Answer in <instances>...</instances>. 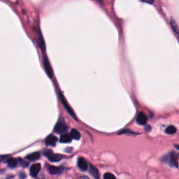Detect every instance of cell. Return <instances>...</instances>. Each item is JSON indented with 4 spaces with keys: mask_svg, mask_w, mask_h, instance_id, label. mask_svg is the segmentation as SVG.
I'll return each mask as SVG.
<instances>
[{
    "mask_svg": "<svg viewBox=\"0 0 179 179\" xmlns=\"http://www.w3.org/2000/svg\"><path fill=\"white\" fill-rule=\"evenodd\" d=\"M170 24H171V28H172V30H173V32H174L176 34V35H178V25H177L176 22L175 21V20H173V18H171V21H170Z\"/></svg>",
    "mask_w": 179,
    "mask_h": 179,
    "instance_id": "15",
    "label": "cell"
},
{
    "mask_svg": "<svg viewBox=\"0 0 179 179\" xmlns=\"http://www.w3.org/2000/svg\"><path fill=\"white\" fill-rule=\"evenodd\" d=\"M48 170L51 174H59V173H62L63 170H64V168L57 167H50Z\"/></svg>",
    "mask_w": 179,
    "mask_h": 179,
    "instance_id": "11",
    "label": "cell"
},
{
    "mask_svg": "<svg viewBox=\"0 0 179 179\" xmlns=\"http://www.w3.org/2000/svg\"><path fill=\"white\" fill-rule=\"evenodd\" d=\"M90 173L95 179H100V173L97 169L93 166L92 164H90Z\"/></svg>",
    "mask_w": 179,
    "mask_h": 179,
    "instance_id": "10",
    "label": "cell"
},
{
    "mask_svg": "<svg viewBox=\"0 0 179 179\" xmlns=\"http://www.w3.org/2000/svg\"><path fill=\"white\" fill-rule=\"evenodd\" d=\"M44 69H45L46 72L48 74V76H49L50 78L53 77V70L51 69V66L49 61L46 56H44Z\"/></svg>",
    "mask_w": 179,
    "mask_h": 179,
    "instance_id": "5",
    "label": "cell"
},
{
    "mask_svg": "<svg viewBox=\"0 0 179 179\" xmlns=\"http://www.w3.org/2000/svg\"><path fill=\"white\" fill-rule=\"evenodd\" d=\"M7 162L8 164V166L10 167L11 168H14L16 167L17 164H18V161L14 158H10L7 161Z\"/></svg>",
    "mask_w": 179,
    "mask_h": 179,
    "instance_id": "16",
    "label": "cell"
},
{
    "mask_svg": "<svg viewBox=\"0 0 179 179\" xmlns=\"http://www.w3.org/2000/svg\"><path fill=\"white\" fill-rule=\"evenodd\" d=\"M20 178L24 179V178H25V177H26V175H25V173H23V172H21V173H20Z\"/></svg>",
    "mask_w": 179,
    "mask_h": 179,
    "instance_id": "21",
    "label": "cell"
},
{
    "mask_svg": "<svg viewBox=\"0 0 179 179\" xmlns=\"http://www.w3.org/2000/svg\"><path fill=\"white\" fill-rule=\"evenodd\" d=\"M39 158H40V153L38 152L32 153V154L28 155V156L26 157V159L29 160H32V161H33V160H38Z\"/></svg>",
    "mask_w": 179,
    "mask_h": 179,
    "instance_id": "13",
    "label": "cell"
},
{
    "mask_svg": "<svg viewBox=\"0 0 179 179\" xmlns=\"http://www.w3.org/2000/svg\"><path fill=\"white\" fill-rule=\"evenodd\" d=\"M147 117H146V115H145L144 113H142V112H141V113L138 114L137 117H136V122H137V123H139V125H146V122H147Z\"/></svg>",
    "mask_w": 179,
    "mask_h": 179,
    "instance_id": "7",
    "label": "cell"
},
{
    "mask_svg": "<svg viewBox=\"0 0 179 179\" xmlns=\"http://www.w3.org/2000/svg\"><path fill=\"white\" fill-rule=\"evenodd\" d=\"M58 94H59V99H60L61 102H62V105L64 106V108H65V109H66V111H67L68 113L70 114L71 116L73 117V118H74L75 120H76V115H75L74 111H73L72 109H71V108L70 107V106H69V104H68L67 101H66V99L64 97V95H63V94L61 93V92H59V91L58 92Z\"/></svg>",
    "mask_w": 179,
    "mask_h": 179,
    "instance_id": "2",
    "label": "cell"
},
{
    "mask_svg": "<svg viewBox=\"0 0 179 179\" xmlns=\"http://www.w3.org/2000/svg\"><path fill=\"white\" fill-rule=\"evenodd\" d=\"M162 161L168 164L169 166L178 168V154L174 152H171L162 158Z\"/></svg>",
    "mask_w": 179,
    "mask_h": 179,
    "instance_id": "1",
    "label": "cell"
},
{
    "mask_svg": "<svg viewBox=\"0 0 179 179\" xmlns=\"http://www.w3.org/2000/svg\"><path fill=\"white\" fill-rule=\"evenodd\" d=\"M39 46H40L42 51H44L45 50V44H44V41L43 37H42L41 35V33H39Z\"/></svg>",
    "mask_w": 179,
    "mask_h": 179,
    "instance_id": "18",
    "label": "cell"
},
{
    "mask_svg": "<svg viewBox=\"0 0 179 179\" xmlns=\"http://www.w3.org/2000/svg\"><path fill=\"white\" fill-rule=\"evenodd\" d=\"M68 129L67 125H66L65 122L64 121H58L57 123L56 124L55 127V131L58 134H62V133L65 132Z\"/></svg>",
    "mask_w": 179,
    "mask_h": 179,
    "instance_id": "4",
    "label": "cell"
},
{
    "mask_svg": "<svg viewBox=\"0 0 179 179\" xmlns=\"http://www.w3.org/2000/svg\"><path fill=\"white\" fill-rule=\"evenodd\" d=\"M78 166L82 171H86L88 169V164L86 160L83 158H79L78 160Z\"/></svg>",
    "mask_w": 179,
    "mask_h": 179,
    "instance_id": "8",
    "label": "cell"
},
{
    "mask_svg": "<svg viewBox=\"0 0 179 179\" xmlns=\"http://www.w3.org/2000/svg\"><path fill=\"white\" fill-rule=\"evenodd\" d=\"M104 179H116L115 176L111 173H106L104 175Z\"/></svg>",
    "mask_w": 179,
    "mask_h": 179,
    "instance_id": "19",
    "label": "cell"
},
{
    "mask_svg": "<svg viewBox=\"0 0 179 179\" xmlns=\"http://www.w3.org/2000/svg\"><path fill=\"white\" fill-rule=\"evenodd\" d=\"M176 131H177V129L174 127V126L170 125V126H169V127H167L165 132H166V133H167V134H175L176 132Z\"/></svg>",
    "mask_w": 179,
    "mask_h": 179,
    "instance_id": "17",
    "label": "cell"
},
{
    "mask_svg": "<svg viewBox=\"0 0 179 179\" xmlns=\"http://www.w3.org/2000/svg\"><path fill=\"white\" fill-rule=\"evenodd\" d=\"M41 169V164H34L31 166L30 168V174L32 177H36L38 175L39 171Z\"/></svg>",
    "mask_w": 179,
    "mask_h": 179,
    "instance_id": "6",
    "label": "cell"
},
{
    "mask_svg": "<svg viewBox=\"0 0 179 179\" xmlns=\"http://www.w3.org/2000/svg\"><path fill=\"white\" fill-rule=\"evenodd\" d=\"M70 136H71V139L73 138V139H76V140H78V139L81 138V134H80V133L78 132V131H77L75 129H73L71 131Z\"/></svg>",
    "mask_w": 179,
    "mask_h": 179,
    "instance_id": "14",
    "label": "cell"
},
{
    "mask_svg": "<svg viewBox=\"0 0 179 179\" xmlns=\"http://www.w3.org/2000/svg\"><path fill=\"white\" fill-rule=\"evenodd\" d=\"M19 162H20V164H21L23 167H27V165H28V164L26 163V162H25L23 161V160H20V159L19 160Z\"/></svg>",
    "mask_w": 179,
    "mask_h": 179,
    "instance_id": "20",
    "label": "cell"
},
{
    "mask_svg": "<svg viewBox=\"0 0 179 179\" xmlns=\"http://www.w3.org/2000/svg\"><path fill=\"white\" fill-rule=\"evenodd\" d=\"M57 140V139L56 136H55L53 135H50L46 139L45 143L47 146H55Z\"/></svg>",
    "mask_w": 179,
    "mask_h": 179,
    "instance_id": "9",
    "label": "cell"
},
{
    "mask_svg": "<svg viewBox=\"0 0 179 179\" xmlns=\"http://www.w3.org/2000/svg\"><path fill=\"white\" fill-rule=\"evenodd\" d=\"M78 179H90V178H88V176H81Z\"/></svg>",
    "mask_w": 179,
    "mask_h": 179,
    "instance_id": "22",
    "label": "cell"
},
{
    "mask_svg": "<svg viewBox=\"0 0 179 179\" xmlns=\"http://www.w3.org/2000/svg\"><path fill=\"white\" fill-rule=\"evenodd\" d=\"M61 143H69L71 141V137L70 134H65L61 136L60 140H59Z\"/></svg>",
    "mask_w": 179,
    "mask_h": 179,
    "instance_id": "12",
    "label": "cell"
},
{
    "mask_svg": "<svg viewBox=\"0 0 179 179\" xmlns=\"http://www.w3.org/2000/svg\"><path fill=\"white\" fill-rule=\"evenodd\" d=\"M44 156H46L51 162H58L62 158V156L61 155L55 154L52 152V151H50V150L44 151Z\"/></svg>",
    "mask_w": 179,
    "mask_h": 179,
    "instance_id": "3",
    "label": "cell"
}]
</instances>
